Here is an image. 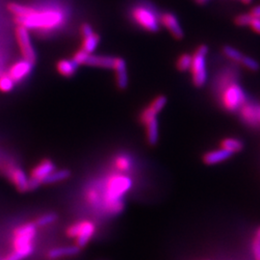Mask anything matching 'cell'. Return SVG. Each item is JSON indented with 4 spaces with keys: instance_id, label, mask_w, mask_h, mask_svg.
<instances>
[{
    "instance_id": "obj_1",
    "label": "cell",
    "mask_w": 260,
    "mask_h": 260,
    "mask_svg": "<svg viewBox=\"0 0 260 260\" xmlns=\"http://www.w3.org/2000/svg\"><path fill=\"white\" fill-rule=\"evenodd\" d=\"M8 11L13 15L17 25L36 32L48 33L58 30L66 23L65 11L58 6H32L10 2Z\"/></svg>"
},
{
    "instance_id": "obj_2",
    "label": "cell",
    "mask_w": 260,
    "mask_h": 260,
    "mask_svg": "<svg viewBox=\"0 0 260 260\" xmlns=\"http://www.w3.org/2000/svg\"><path fill=\"white\" fill-rule=\"evenodd\" d=\"M132 187V180L122 173L113 174L105 181L102 194L104 209L112 215L121 213L124 208L123 197Z\"/></svg>"
},
{
    "instance_id": "obj_3",
    "label": "cell",
    "mask_w": 260,
    "mask_h": 260,
    "mask_svg": "<svg viewBox=\"0 0 260 260\" xmlns=\"http://www.w3.org/2000/svg\"><path fill=\"white\" fill-rule=\"evenodd\" d=\"M37 234L35 223H26L15 229L13 233V251L5 260H23L34 251V241Z\"/></svg>"
},
{
    "instance_id": "obj_4",
    "label": "cell",
    "mask_w": 260,
    "mask_h": 260,
    "mask_svg": "<svg viewBox=\"0 0 260 260\" xmlns=\"http://www.w3.org/2000/svg\"><path fill=\"white\" fill-rule=\"evenodd\" d=\"M131 18L140 27L148 32H156L160 27V17L148 5L139 4L131 10Z\"/></svg>"
},
{
    "instance_id": "obj_5",
    "label": "cell",
    "mask_w": 260,
    "mask_h": 260,
    "mask_svg": "<svg viewBox=\"0 0 260 260\" xmlns=\"http://www.w3.org/2000/svg\"><path fill=\"white\" fill-rule=\"evenodd\" d=\"M208 53V47L201 46L192 56V64L190 67L193 83L196 87H203L207 80L206 72V55Z\"/></svg>"
},
{
    "instance_id": "obj_6",
    "label": "cell",
    "mask_w": 260,
    "mask_h": 260,
    "mask_svg": "<svg viewBox=\"0 0 260 260\" xmlns=\"http://www.w3.org/2000/svg\"><path fill=\"white\" fill-rule=\"evenodd\" d=\"M95 232L96 226L94 223L89 220H85L73 223L67 230V235L71 238H75L76 246L83 248L91 241Z\"/></svg>"
},
{
    "instance_id": "obj_7",
    "label": "cell",
    "mask_w": 260,
    "mask_h": 260,
    "mask_svg": "<svg viewBox=\"0 0 260 260\" xmlns=\"http://www.w3.org/2000/svg\"><path fill=\"white\" fill-rule=\"evenodd\" d=\"M245 102L246 95L238 85L232 84L223 90L222 103L229 111H236L245 104Z\"/></svg>"
},
{
    "instance_id": "obj_8",
    "label": "cell",
    "mask_w": 260,
    "mask_h": 260,
    "mask_svg": "<svg viewBox=\"0 0 260 260\" xmlns=\"http://www.w3.org/2000/svg\"><path fill=\"white\" fill-rule=\"evenodd\" d=\"M55 170V166L52 161L49 159L42 160L37 166L32 169L29 177V184L28 188L29 191L37 189L39 186L43 184L44 180L47 178L53 171Z\"/></svg>"
},
{
    "instance_id": "obj_9",
    "label": "cell",
    "mask_w": 260,
    "mask_h": 260,
    "mask_svg": "<svg viewBox=\"0 0 260 260\" xmlns=\"http://www.w3.org/2000/svg\"><path fill=\"white\" fill-rule=\"evenodd\" d=\"M15 34H16V39H17L19 50H20V53L22 57L32 63H35V61L37 59V54H36L34 46L32 44L29 30H27L26 28L17 25V28L15 30Z\"/></svg>"
},
{
    "instance_id": "obj_10",
    "label": "cell",
    "mask_w": 260,
    "mask_h": 260,
    "mask_svg": "<svg viewBox=\"0 0 260 260\" xmlns=\"http://www.w3.org/2000/svg\"><path fill=\"white\" fill-rule=\"evenodd\" d=\"M5 173L10 179V181L19 190V192L24 193L29 191V177L23 172L22 169L17 166H9L6 168Z\"/></svg>"
},
{
    "instance_id": "obj_11",
    "label": "cell",
    "mask_w": 260,
    "mask_h": 260,
    "mask_svg": "<svg viewBox=\"0 0 260 260\" xmlns=\"http://www.w3.org/2000/svg\"><path fill=\"white\" fill-rule=\"evenodd\" d=\"M33 65H34V63L23 58L21 60L15 62L14 64H12L7 74L16 83H18V82L22 81L23 79H25L28 75L31 74V72L33 70Z\"/></svg>"
},
{
    "instance_id": "obj_12",
    "label": "cell",
    "mask_w": 260,
    "mask_h": 260,
    "mask_svg": "<svg viewBox=\"0 0 260 260\" xmlns=\"http://www.w3.org/2000/svg\"><path fill=\"white\" fill-rule=\"evenodd\" d=\"M160 23L167 28L168 31L176 38L177 40H181L184 36L183 29L181 27L177 17L172 13H164L160 16Z\"/></svg>"
},
{
    "instance_id": "obj_13",
    "label": "cell",
    "mask_w": 260,
    "mask_h": 260,
    "mask_svg": "<svg viewBox=\"0 0 260 260\" xmlns=\"http://www.w3.org/2000/svg\"><path fill=\"white\" fill-rule=\"evenodd\" d=\"M113 70L115 71V74H116L117 86L121 90L125 89L128 85V75H127L125 61L120 57H117V58L115 57Z\"/></svg>"
},
{
    "instance_id": "obj_14",
    "label": "cell",
    "mask_w": 260,
    "mask_h": 260,
    "mask_svg": "<svg viewBox=\"0 0 260 260\" xmlns=\"http://www.w3.org/2000/svg\"><path fill=\"white\" fill-rule=\"evenodd\" d=\"M80 249L78 246H65V247H58L48 251V257L50 259H60L63 257L75 256L80 252Z\"/></svg>"
},
{
    "instance_id": "obj_15",
    "label": "cell",
    "mask_w": 260,
    "mask_h": 260,
    "mask_svg": "<svg viewBox=\"0 0 260 260\" xmlns=\"http://www.w3.org/2000/svg\"><path fill=\"white\" fill-rule=\"evenodd\" d=\"M114 62H115V57L90 54L85 65L103 68V69H113Z\"/></svg>"
},
{
    "instance_id": "obj_16",
    "label": "cell",
    "mask_w": 260,
    "mask_h": 260,
    "mask_svg": "<svg viewBox=\"0 0 260 260\" xmlns=\"http://www.w3.org/2000/svg\"><path fill=\"white\" fill-rule=\"evenodd\" d=\"M232 155H233V153L225 149H218V150L207 152L204 156V161L207 165H214V164L223 162L224 160L231 157Z\"/></svg>"
},
{
    "instance_id": "obj_17",
    "label": "cell",
    "mask_w": 260,
    "mask_h": 260,
    "mask_svg": "<svg viewBox=\"0 0 260 260\" xmlns=\"http://www.w3.org/2000/svg\"><path fill=\"white\" fill-rule=\"evenodd\" d=\"M146 127V135L149 145H156L159 138V125H158L157 118H154L150 121H147L145 124Z\"/></svg>"
},
{
    "instance_id": "obj_18",
    "label": "cell",
    "mask_w": 260,
    "mask_h": 260,
    "mask_svg": "<svg viewBox=\"0 0 260 260\" xmlns=\"http://www.w3.org/2000/svg\"><path fill=\"white\" fill-rule=\"evenodd\" d=\"M77 67L78 65L75 64L74 60H67V59L60 60L56 66L58 73L65 77H72L73 75H75Z\"/></svg>"
},
{
    "instance_id": "obj_19",
    "label": "cell",
    "mask_w": 260,
    "mask_h": 260,
    "mask_svg": "<svg viewBox=\"0 0 260 260\" xmlns=\"http://www.w3.org/2000/svg\"><path fill=\"white\" fill-rule=\"evenodd\" d=\"M242 118L244 121L249 124L254 125L258 122V114H257V106L247 104L243 105L241 109Z\"/></svg>"
},
{
    "instance_id": "obj_20",
    "label": "cell",
    "mask_w": 260,
    "mask_h": 260,
    "mask_svg": "<svg viewBox=\"0 0 260 260\" xmlns=\"http://www.w3.org/2000/svg\"><path fill=\"white\" fill-rule=\"evenodd\" d=\"M82 38H83V42H82L81 49H83L84 51H86L89 54H92L99 46L101 38L94 32Z\"/></svg>"
},
{
    "instance_id": "obj_21",
    "label": "cell",
    "mask_w": 260,
    "mask_h": 260,
    "mask_svg": "<svg viewBox=\"0 0 260 260\" xmlns=\"http://www.w3.org/2000/svg\"><path fill=\"white\" fill-rule=\"evenodd\" d=\"M71 177V173L69 170H59V171H53L48 177L44 180L43 184H53L58 183L61 181H64Z\"/></svg>"
},
{
    "instance_id": "obj_22",
    "label": "cell",
    "mask_w": 260,
    "mask_h": 260,
    "mask_svg": "<svg viewBox=\"0 0 260 260\" xmlns=\"http://www.w3.org/2000/svg\"><path fill=\"white\" fill-rule=\"evenodd\" d=\"M132 166L131 158L127 155H118L114 159V167L116 168L120 173L128 172Z\"/></svg>"
},
{
    "instance_id": "obj_23",
    "label": "cell",
    "mask_w": 260,
    "mask_h": 260,
    "mask_svg": "<svg viewBox=\"0 0 260 260\" xmlns=\"http://www.w3.org/2000/svg\"><path fill=\"white\" fill-rule=\"evenodd\" d=\"M222 149H225L232 153L240 151L243 149V143L240 140L234 139V138H228L223 140L221 144Z\"/></svg>"
},
{
    "instance_id": "obj_24",
    "label": "cell",
    "mask_w": 260,
    "mask_h": 260,
    "mask_svg": "<svg viewBox=\"0 0 260 260\" xmlns=\"http://www.w3.org/2000/svg\"><path fill=\"white\" fill-rule=\"evenodd\" d=\"M16 82L10 77L8 74L2 75L0 76V92L2 93H9L14 90Z\"/></svg>"
},
{
    "instance_id": "obj_25",
    "label": "cell",
    "mask_w": 260,
    "mask_h": 260,
    "mask_svg": "<svg viewBox=\"0 0 260 260\" xmlns=\"http://www.w3.org/2000/svg\"><path fill=\"white\" fill-rule=\"evenodd\" d=\"M191 64H192V55L188 53L181 54L177 58V69L180 72H186L187 70H190Z\"/></svg>"
},
{
    "instance_id": "obj_26",
    "label": "cell",
    "mask_w": 260,
    "mask_h": 260,
    "mask_svg": "<svg viewBox=\"0 0 260 260\" xmlns=\"http://www.w3.org/2000/svg\"><path fill=\"white\" fill-rule=\"evenodd\" d=\"M56 220H57V215L55 213L49 212V213L44 214V215L40 216L36 220L35 223L37 226H46V225L54 223Z\"/></svg>"
},
{
    "instance_id": "obj_27",
    "label": "cell",
    "mask_w": 260,
    "mask_h": 260,
    "mask_svg": "<svg viewBox=\"0 0 260 260\" xmlns=\"http://www.w3.org/2000/svg\"><path fill=\"white\" fill-rule=\"evenodd\" d=\"M87 200L91 205H100L102 204V194L96 188H91L87 192Z\"/></svg>"
},
{
    "instance_id": "obj_28",
    "label": "cell",
    "mask_w": 260,
    "mask_h": 260,
    "mask_svg": "<svg viewBox=\"0 0 260 260\" xmlns=\"http://www.w3.org/2000/svg\"><path fill=\"white\" fill-rule=\"evenodd\" d=\"M167 98L165 95H158L156 96L151 103L149 104V106L157 113H160L164 109V107L167 104Z\"/></svg>"
},
{
    "instance_id": "obj_29",
    "label": "cell",
    "mask_w": 260,
    "mask_h": 260,
    "mask_svg": "<svg viewBox=\"0 0 260 260\" xmlns=\"http://www.w3.org/2000/svg\"><path fill=\"white\" fill-rule=\"evenodd\" d=\"M223 53L228 58L235 62H241L242 58L244 57L241 52H239L237 49L232 47H223Z\"/></svg>"
},
{
    "instance_id": "obj_30",
    "label": "cell",
    "mask_w": 260,
    "mask_h": 260,
    "mask_svg": "<svg viewBox=\"0 0 260 260\" xmlns=\"http://www.w3.org/2000/svg\"><path fill=\"white\" fill-rule=\"evenodd\" d=\"M240 63L245 68H247L248 70H251V71H253V72H255V71H257L259 69V64L255 60H253L252 58H251V57H245L244 56L242 58Z\"/></svg>"
},
{
    "instance_id": "obj_31",
    "label": "cell",
    "mask_w": 260,
    "mask_h": 260,
    "mask_svg": "<svg viewBox=\"0 0 260 260\" xmlns=\"http://www.w3.org/2000/svg\"><path fill=\"white\" fill-rule=\"evenodd\" d=\"M89 53H87L86 51H84L83 49H79L77 50L75 53V55L73 57V60L75 64L77 65H85L88 57H89Z\"/></svg>"
},
{
    "instance_id": "obj_32",
    "label": "cell",
    "mask_w": 260,
    "mask_h": 260,
    "mask_svg": "<svg viewBox=\"0 0 260 260\" xmlns=\"http://www.w3.org/2000/svg\"><path fill=\"white\" fill-rule=\"evenodd\" d=\"M251 19H252V16H251V13L250 14H242L235 19V23L239 26H248L251 23Z\"/></svg>"
},
{
    "instance_id": "obj_33",
    "label": "cell",
    "mask_w": 260,
    "mask_h": 260,
    "mask_svg": "<svg viewBox=\"0 0 260 260\" xmlns=\"http://www.w3.org/2000/svg\"><path fill=\"white\" fill-rule=\"evenodd\" d=\"M252 253L254 259L260 260V238L256 237L252 243Z\"/></svg>"
},
{
    "instance_id": "obj_34",
    "label": "cell",
    "mask_w": 260,
    "mask_h": 260,
    "mask_svg": "<svg viewBox=\"0 0 260 260\" xmlns=\"http://www.w3.org/2000/svg\"><path fill=\"white\" fill-rule=\"evenodd\" d=\"M250 26L252 28V30L256 33L260 34V19L258 18H254L252 17V19L251 20V23H250Z\"/></svg>"
},
{
    "instance_id": "obj_35",
    "label": "cell",
    "mask_w": 260,
    "mask_h": 260,
    "mask_svg": "<svg viewBox=\"0 0 260 260\" xmlns=\"http://www.w3.org/2000/svg\"><path fill=\"white\" fill-rule=\"evenodd\" d=\"M251 14L252 17L260 19V5L256 6V7H254L253 9L251 10Z\"/></svg>"
},
{
    "instance_id": "obj_36",
    "label": "cell",
    "mask_w": 260,
    "mask_h": 260,
    "mask_svg": "<svg viewBox=\"0 0 260 260\" xmlns=\"http://www.w3.org/2000/svg\"><path fill=\"white\" fill-rule=\"evenodd\" d=\"M198 3H200V4H204L205 2H207L208 0H196Z\"/></svg>"
},
{
    "instance_id": "obj_37",
    "label": "cell",
    "mask_w": 260,
    "mask_h": 260,
    "mask_svg": "<svg viewBox=\"0 0 260 260\" xmlns=\"http://www.w3.org/2000/svg\"><path fill=\"white\" fill-rule=\"evenodd\" d=\"M257 114H258V121H260V106H257Z\"/></svg>"
},
{
    "instance_id": "obj_38",
    "label": "cell",
    "mask_w": 260,
    "mask_h": 260,
    "mask_svg": "<svg viewBox=\"0 0 260 260\" xmlns=\"http://www.w3.org/2000/svg\"><path fill=\"white\" fill-rule=\"evenodd\" d=\"M244 3H246V4H248V3H251V0H242Z\"/></svg>"
},
{
    "instance_id": "obj_39",
    "label": "cell",
    "mask_w": 260,
    "mask_h": 260,
    "mask_svg": "<svg viewBox=\"0 0 260 260\" xmlns=\"http://www.w3.org/2000/svg\"><path fill=\"white\" fill-rule=\"evenodd\" d=\"M257 237H259L260 238V229L258 230V233H257Z\"/></svg>"
}]
</instances>
